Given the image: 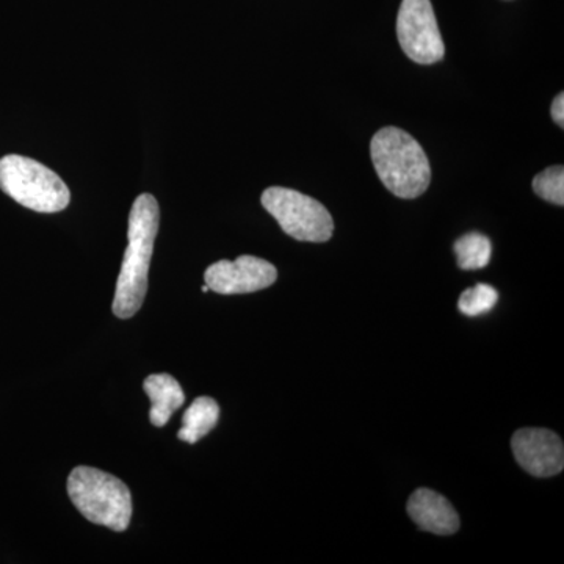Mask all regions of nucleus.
<instances>
[{
  "label": "nucleus",
  "instance_id": "obj_7",
  "mask_svg": "<svg viewBox=\"0 0 564 564\" xmlns=\"http://www.w3.org/2000/svg\"><path fill=\"white\" fill-rule=\"evenodd\" d=\"M278 280L273 263L256 256H240L236 261L212 263L204 273V281L212 292L220 295H240L270 288Z\"/></svg>",
  "mask_w": 564,
  "mask_h": 564
},
{
  "label": "nucleus",
  "instance_id": "obj_13",
  "mask_svg": "<svg viewBox=\"0 0 564 564\" xmlns=\"http://www.w3.org/2000/svg\"><path fill=\"white\" fill-rule=\"evenodd\" d=\"M499 302V293L492 285L480 284L475 285L473 289H467L459 296L458 307L464 315L469 317H478L489 313L494 306Z\"/></svg>",
  "mask_w": 564,
  "mask_h": 564
},
{
  "label": "nucleus",
  "instance_id": "obj_6",
  "mask_svg": "<svg viewBox=\"0 0 564 564\" xmlns=\"http://www.w3.org/2000/svg\"><path fill=\"white\" fill-rule=\"evenodd\" d=\"M397 36L406 57L419 65H433L444 58V40L430 0H403Z\"/></svg>",
  "mask_w": 564,
  "mask_h": 564
},
{
  "label": "nucleus",
  "instance_id": "obj_4",
  "mask_svg": "<svg viewBox=\"0 0 564 564\" xmlns=\"http://www.w3.org/2000/svg\"><path fill=\"white\" fill-rule=\"evenodd\" d=\"M0 191L40 214H57L70 202L69 188L57 173L18 154L0 159Z\"/></svg>",
  "mask_w": 564,
  "mask_h": 564
},
{
  "label": "nucleus",
  "instance_id": "obj_8",
  "mask_svg": "<svg viewBox=\"0 0 564 564\" xmlns=\"http://www.w3.org/2000/svg\"><path fill=\"white\" fill-rule=\"evenodd\" d=\"M511 448L519 466L533 477H554L563 470V441L551 430H519L511 440Z\"/></svg>",
  "mask_w": 564,
  "mask_h": 564
},
{
  "label": "nucleus",
  "instance_id": "obj_9",
  "mask_svg": "<svg viewBox=\"0 0 564 564\" xmlns=\"http://www.w3.org/2000/svg\"><path fill=\"white\" fill-rule=\"evenodd\" d=\"M408 514L425 532L448 536L458 532L459 516L454 505L432 489L421 488L408 500Z\"/></svg>",
  "mask_w": 564,
  "mask_h": 564
},
{
  "label": "nucleus",
  "instance_id": "obj_16",
  "mask_svg": "<svg viewBox=\"0 0 564 564\" xmlns=\"http://www.w3.org/2000/svg\"><path fill=\"white\" fill-rule=\"evenodd\" d=\"M202 291H203L204 293H206V292H209V291H210V289H209V288H207V284H206V285H203Z\"/></svg>",
  "mask_w": 564,
  "mask_h": 564
},
{
  "label": "nucleus",
  "instance_id": "obj_11",
  "mask_svg": "<svg viewBox=\"0 0 564 564\" xmlns=\"http://www.w3.org/2000/svg\"><path fill=\"white\" fill-rule=\"evenodd\" d=\"M218 417H220L218 403L210 397H198L185 411L177 437L184 443L196 444L217 426Z\"/></svg>",
  "mask_w": 564,
  "mask_h": 564
},
{
  "label": "nucleus",
  "instance_id": "obj_15",
  "mask_svg": "<svg viewBox=\"0 0 564 564\" xmlns=\"http://www.w3.org/2000/svg\"><path fill=\"white\" fill-rule=\"evenodd\" d=\"M552 118H554V121L556 124L560 126V128H563L564 126V95L563 93H560L558 96L554 99V104H552L551 109Z\"/></svg>",
  "mask_w": 564,
  "mask_h": 564
},
{
  "label": "nucleus",
  "instance_id": "obj_2",
  "mask_svg": "<svg viewBox=\"0 0 564 564\" xmlns=\"http://www.w3.org/2000/svg\"><path fill=\"white\" fill-rule=\"evenodd\" d=\"M370 155L378 177L393 195L414 199L432 181V166L419 141L403 129H380L370 141Z\"/></svg>",
  "mask_w": 564,
  "mask_h": 564
},
{
  "label": "nucleus",
  "instance_id": "obj_1",
  "mask_svg": "<svg viewBox=\"0 0 564 564\" xmlns=\"http://www.w3.org/2000/svg\"><path fill=\"white\" fill-rule=\"evenodd\" d=\"M161 225V207L150 193L133 202L129 214L128 248L121 263L111 310L118 318H131L139 313L148 292V276L155 237Z\"/></svg>",
  "mask_w": 564,
  "mask_h": 564
},
{
  "label": "nucleus",
  "instance_id": "obj_10",
  "mask_svg": "<svg viewBox=\"0 0 564 564\" xmlns=\"http://www.w3.org/2000/svg\"><path fill=\"white\" fill-rule=\"evenodd\" d=\"M143 389L151 400L150 421L159 429L165 426L185 402L180 381L169 373L150 375L144 380Z\"/></svg>",
  "mask_w": 564,
  "mask_h": 564
},
{
  "label": "nucleus",
  "instance_id": "obj_5",
  "mask_svg": "<svg viewBox=\"0 0 564 564\" xmlns=\"http://www.w3.org/2000/svg\"><path fill=\"white\" fill-rule=\"evenodd\" d=\"M261 203L282 231L300 242L325 243L333 237L332 214L311 196L292 188L270 187L262 193Z\"/></svg>",
  "mask_w": 564,
  "mask_h": 564
},
{
  "label": "nucleus",
  "instance_id": "obj_14",
  "mask_svg": "<svg viewBox=\"0 0 564 564\" xmlns=\"http://www.w3.org/2000/svg\"><path fill=\"white\" fill-rule=\"evenodd\" d=\"M533 192L545 202L563 206L564 204V169L562 165L549 166L536 174L532 182Z\"/></svg>",
  "mask_w": 564,
  "mask_h": 564
},
{
  "label": "nucleus",
  "instance_id": "obj_3",
  "mask_svg": "<svg viewBox=\"0 0 564 564\" xmlns=\"http://www.w3.org/2000/svg\"><path fill=\"white\" fill-rule=\"evenodd\" d=\"M68 494L74 507L93 524L113 532H124L131 524V491L115 475L95 467H76L69 474Z\"/></svg>",
  "mask_w": 564,
  "mask_h": 564
},
{
  "label": "nucleus",
  "instance_id": "obj_12",
  "mask_svg": "<svg viewBox=\"0 0 564 564\" xmlns=\"http://www.w3.org/2000/svg\"><path fill=\"white\" fill-rule=\"evenodd\" d=\"M454 250L459 269L463 270L485 269L491 261V240L480 232L466 234L456 240Z\"/></svg>",
  "mask_w": 564,
  "mask_h": 564
}]
</instances>
